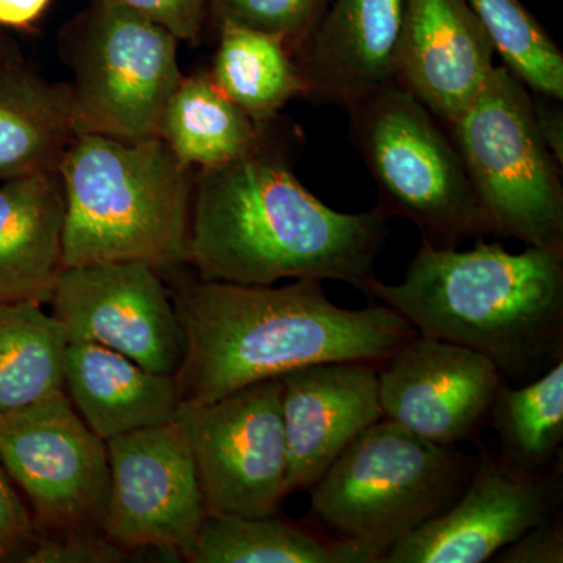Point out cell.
Masks as SVG:
<instances>
[{"label": "cell", "mask_w": 563, "mask_h": 563, "mask_svg": "<svg viewBox=\"0 0 563 563\" xmlns=\"http://www.w3.org/2000/svg\"><path fill=\"white\" fill-rule=\"evenodd\" d=\"M0 463L31 509L40 539L103 532L107 442L65 390L0 413Z\"/></svg>", "instance_id": "obj_9"}, {"label": "cell", "mask_w": 563, "mask_h": 563, "mask_svg": "<svg viewBox=\"0 0 563 563\" xmlns=\"http://www.w3.org/2000/svg\"><path fill=\"white\" fill-rule=\"evenodd\" d=\"M65 198L63 265L144 262L187 265L198 169L161 136L122 140L80 132L57 169Z\"/></svg>", "instance_id": "obj_4"}, {"label": "cell", "mask_w": 563, "mask_h": 563, "mask_svg": "<svg viewBox=\"0 0 563 563\" xmlns=\"http://www.w3.org/2000/svg\"><path fill=\"white\" fill-rule=\"evenodd\" d=\"M532 95V92H531ZM537 125L540 135L553 155L554 161L563 168V111L562 102L544 96L532 95Z\"/></svg>", "instance_id": "obj_32"}, {"label": "cell", "mask_w": 563, "mask_h": 563, "mask_svg": "<svg viewBox=\"0 0 563 563\" xmlns=\"http://www.w3.org/2000/svg\"><path fill=\"white\" fill-rule=\"evenodd\" d=\"M352 144L376 184V206L413 222L421 240L457 250L492 235L465 163L442 122L399 81L346 110Z\"/></svg>", "instance_id": "obj_6"}, {"label": "cell", "mask_w": 563, "mask_h": 563, "mask_svg": "<svg viewBox=\"0 0 563 563\" xmlns=\"http://www.w3.org/2000/svg\"><path fill=\"white\" fill-rule=\"evenodd\" d=\"M495 54L468 0H404L399 84L446 131L490 79Z\"/></svg>", "instance_id": "obj_17"}, {"label": "cell", "mask_w": 563, "mask_h": 563, "mask_svg": "<svg viewBox=\"0 0 563 563\" xmlns=\"http://www.w3.org/2000/svg\"><path fill=\"white\" fill-rule=\"evenodd\" d=\"M279 380L288 496L310 490L352 440L384 413L374 363H317L282 374Z\"/></svg>", "instance_id": "obj_15"}, {"label": "cell", "mask_w": 563, "mask_h": 563, "mask_svg": "<svg viewBox=\"0 0 563 563\" xmlns=\"http://www.w3.org/2000/svg\"><path fill=\"white\" fill-rule=\"evenodd\" d=\"M477 457L440 446L390 420L358 433L310 488L312 514L335 539L383 562L396 543L461 498Z\"/></svg>", "instance_id": "obj_5"}, {"label": "cell", "mask_w": 563, "mask_h": 563, "mask_svg": "<svg viewBox=\"0 0 563 563\" xmlns=\"http://www.w3.org/2000/svg\"><path fill=\"white\" fill-rule=\"evenodd\" d=\"M404 0H332L296 52L302 96L346 111L399 81Z\"/></svg>", "instance_id": "obj_16"}, {"label": "cell", "mask_w": 563, "mask_h": 563, "mask_svg": "<svg viewBox=\"0 0 563 563\" xmlns=\"http://www.w3.org/2000/svg\"><path fill=\"white\" fill-rule=\"evenodd\" d=\"M496 54L532 95L563 102V54L521 0H468Z\"/></svg>", "instance_id": "obj_26"}, {"label": "cell", "mask_w": 563, "mask_h": 563, "mask_svg": "<svg viewBox=\"0 0 563 563\" xmlns=\"http://www.w3.org/2000/svg\"><path fill=\"white\" fill-rule=\"evenodd\" d=\"M49 303L68 343L101 344L154 373L180 368L184 329L161 269L150 263L65 268Z\"/></svg>", "instance_id": "obj_12"}, {"label": "cell", "mask_w": 563, "mask_h": 563, "mask_svg": "<svg viewBox=\"0 0 563 563\" xmlns=\"http://www.w3.org/2000/svg\"><path fill=\"white\" fill-rule=\"evenodd\" d=\"M180 41L135 11L90 2L63 27L58 49L80 132L122 140L157 136L163 109L180 84Z\"/></svg>", "instance_id": "obj_8"}, {"label": "cell", "mask_w": 563, "mask_h": 563, "mask_svg": "<svg viewBox=\"0 0 563 563\" xmlns=\"http://www.w3.org/2000/svg\"><path fill=\"white\" fill-rule=\"evenodd\" d=\"M174 422L190 448L206 515L277 512L288 465L279 377L213 402H181Z\"/></svg>", "instance_id": "obj_10"}, {"label": "cell", "mask_w": 563, "mask_h": 563, "mask_svg": "<svg viewBox=\"0 0 563 563\" xmlns=\"http://www.w3.org/2000/svg\"><path fill=\"white\" fill-rule=\"evenodd\" d=\"M172 296L185 335L174 374L185 404L213 402L317 363L380 365L417 333L383 302L358 310L335 306L314 279L274 287L196 276Z\"/></svg>", "instance_id": "obj_2"}, {"label": "cell", "mask_w": 563, "mask_h": 563, "mask_svg": "<svg viewBox=\"0 0 563 563\" xmlns=\"http://www.w3.org/2000/svg\"><path fill=\"white\" fill-rule=\"evenodd\" d=\"M190 563H379L368 548L273 517L207 515Z\"/></svg>", "instance_id": "obj_22"}, {"label": "cell", "mask_w": 563, "mask_h": 563, "mask_svg": "<svg viewBox=\"0 0 563 563\" xmlns=\"http://www.w3.org/2000/svg\"><path fill=\"white\" fill-rule=\"evenodd\" d=\"M488 428L498 433V455L507 465L529 473L562 468L563 361L518 387L503 379Z\"/></svg>", "instance_id": "obj_24"}, {"label": "cell", "mask_w": 563, "mask_h": 563, "mask_svg": "<svg viewBox=\"0 0 563 563\" xmlns=\"http://www.w3.org/2000/svg\"><path fill=\"white\" fill-rule=\"evenodd\" d=\"M448 132L492 235L563 255V168L540 135L523 81L506 66H496Z\"/></svg>", "instance_id": "obj_7"}, {"label": "cell", "mask_w": 563, "mask_h": 563, "mask_svg": "<svg viewBox=\"0 0 563 563\" xmlns=\"http://www.w3.org/2000/svg\"><path fill=\"white\" fill-rule=\"evenodd\" d=\"M477 446L476 470L461 498L396 543L383 563H484L561 512L562 468L523 472Z\"/></svg>", "instance_id": "obj_13"}, {"label": "cell", "mask_w": 563, "mask_h": 563, "mask_svg": "<svg viewBox=\"0 0 563 563\" xmlns=\"http://www.w3.org/2000/svg\"><path fill=\"white\" fill-rule=\"evenodd\" d=\"M38 542L31 509L0 463V563H24Z\"/></svg>", "instance_id": "obj_28"}, {"label": "cell", "mask_w": 563, "mask_h": 563, "mask_svg": "<svg viewBox=\"0 0 563 563\" xmlns=\"http://www.w3.org/2000/svg\"><path fill=\"white\" fill-rule=\"evenodd\" d=\"M218 29L211 80L252 121L268 128L288 102L302 96L291 52L272 33L233 22H221Z\"/></svg>", "instance_id": "obj_23"}, {"label": "cell", "mask_w": 563, "mask_h": 563, "mask_svg": "<svg viewBox=\"0 0 563 563\" xmlns=\"http://www.w3.org/2000/svg\"><path fill=\"white\" fill-rule=\"evenodd\" d=\"M77 133L68 84L0 62V181L57 172Z\"/></svg>", "instance_id": "obj_20"}, {"label": "cell", "mask_w": 563, "mask_h": 563, "mask_svg": "<svg viewBox=\"0 0 563 563\" xmlns=\"http://www.w3.org/2000/svg\"><path fill=\"white\" fill-rule=\"evenodd\" d=\"M129 554L103 532L76 533L40 539L24 563H121L129 561Z\"/></svg>", "instance_id": "obj_29"}, {"label": "cell", "mask_w": 563, "mask_h": 563, "mask_svg": "<svg viewBox=\"0 0 563 563\" xmlns=\"http://www.w3.org/2000/svg\"><path fill=\"white\" fill-rule=\"evenodd\" d=\"M268 128L252 121L209 73H199L181 77L163 109L157 136L185 165L211 169L257 150Z\"/></svg>", "instance_id": "obj_21"}, {"label": "cell", "mask_w": 563, "mask_h": 563, "mask_svg": "<svg viewBox=\"0 0 563 563\" xmlns=\"http://www.w3.org/2000/svg\"><path fill=\"white\" fill-rule=\"evenodd\" d=\"M273 124L246 157L198 169L187 265L202 280H336L363 292L376 277L390 218L377 206L343 213L314 198L292 173L291 152L273 139Z\"/></svg>", "instance_id": "obj_1"}, {"label": "cell", "mask_w": 563, "mask_h": 563, "mask_svg": "<svg viewBox=\"0 0 563 563\" xmlns=\"http://www.w3.org/2000/svg\"><path fill=\"white\" fill-rule=\"evenodd\" d=\"M110 493L102 531L125 551L190 562L206 509L195 461L176 422L107 440Z\"/></svg>", "instance_id": "obj_11"}, {"label": "cell", "mask_w": 563, "mask_h": 563, "mask_svg": "<svg viewBox=\"0 0 563 563\" xmlns=\"http://www.w3.org/2000/svg\"><path fill=\"white\" fill-rule=\"evenodd\" d=\"M51 0H0V25L29 29L46 13Z\"/></svg>", "instance_id": "obj_33"}, {"label": "cell", "mask_w": 563, "mask_h": 563, "mask_svg": "<svg viewBox=\"0 0 563 563\" xmlns=\"http://www.w3.org/2000/svg\"><path fill=\"white\" fill-rule=\"evenodd\" d=\"M60 322L38 302L0 303V413L65 390Z\"/></svg>", "instance_id": "obj_25"}, {"label": "cell", "mask_w": 563, "mask_h": 563, "mask_svg": "<svg viewBox=\"0 0 563 563\" xmlns=\"http://www.w3.org/2000/svg\"><path fill=\"white\" fill-rule=\"evenodd\" d=\"M65 391L81 420L102 440L168 424L180 396L169 374L150 372L120 352L95 343H68Z\"/></svg>", "instance_id": "obj_18"}, {"label": "cell", "mask_w": 563, "mask_h": 563, "mask_svg": "<svg viewBox=\"0 0 563 563\" xmlns=\"http://www.w3.org/2000/svg\"><path fill=\"white\" fill-rule=\"evenodd\" d=\"M331 0H209L218 24L233 22L272 33L295 57L317 27Z\"/></svg>", "instance_id": "obj_27"}, {"label": "cell", "mask_w": 563, "mask_h": 563, "mask_svg": "<svg viewBox=\"0 0 563 563\" xmlns=\"http://www.w3.org/2000/svg\"><path fill=\"white\" fill-rule=\"evenodd\" d=\"M372 296L421 335L484 355L514 385L563 361V255L477 240L440 250L421 240L401 284H366Z\"/></svg>", "instance_id": "obj_3"}, {"label": "cell", "mask_w": 563, "mask_h": 563, "mask_svg": "<svg viewBox=\"0 0 563 563\" xmlns=\"http://www.w3.org/2000/svg\"><path fill=\"white\" fill-rule=\"evenodd\" d=\"M499 563H562L563 521L562 514L551 515L547 520L526 531L520 539L499 551Z\"/></svg>", "instance_id": "obj_31"}, {"label": "cell", "mask_w": 563, "mask_h": 563, "mask_svg": "<svg viewBox=\"0 0 563 563\" xmlns=\"http://www.w3.org/2000/svg\"><path fill=\"white\" fill-rule=\"evenodd\" d=\"M65 198L57 172L0 185V303H49L63 265Z\"/></svg>", "instance_id": "obj_19"}, {"label": "cell", "mask_w": 563, "mask_h": 563, "mask_svg": "<svg viewBox=\"0 0 563 563\" xmlns=\"http://www.w3.org/2000/svg\"><path fill=\"white\" fill-rule=\"evenodd\" d=\"M113 2L135 11L172 32L179 41L198 43L206 24L209 0H90Z\"/></svg>", "instance_id": "obj_30"}, {"label": "cell", "mask_w": 563, "mask_h": 563, "mask_svg": "<svg viewBox=\"0 0 563 563\" xmlns=\"http://www.w3.org/2000/svg\"><path fill=\"white\" fill-rule=\"evenodd\" d=\"M503 379L484 355L418 332L377 365L385 420L440 446L481 444Z\"/></svg>", "instance_id": "obj_14"}]
</instances>
